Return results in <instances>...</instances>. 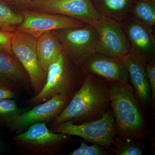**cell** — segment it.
Masks as SVG:
<instances>
[{
    "label": "cell",
    "mask_w": 155,
    "mask_h": 155,
    "mask_svg": "<svg viewBox=\"0 0 155 155\" xmlns=\"http://www.w3.org/2000/svg\"><path fill=\"white\" fill-rule=\"evenodd\" d=\"M84 71V70H83ZM83 83L51 126L67 121L75 124L96 120L110 107L109 83L84 71Z\"/></svg>",
    "instance_id": "obj_1"
},
{
    "label": "cell",
    "mask_w": 155,
    "mask_h": 155,
    "mask_svg": "<svg viewBox=\"0 0 155 155\" xmlns=\"http://www.w3.org/2000/svg\"><path fill=\"white\" fill-rule=\"evenodd\" d=\"M117 136L132 140L152 138L150 125L130 83H109Z\"/></svg>",
    "instance_id": "obj_2"
},
{
    "label": "cell",
    "mask_w": 155,
    "mask_h": 155,
    "mask_svg": "<svg viewBox=\"0 0 155 155\" xmlns=\"http://www.w3.org/2000/svg\"><path fill=\"white\" fill-rule=\"evenodd\" d=\"M84 75L81 66L74 64L63 51L49 66L41 91L34 96L28 103L36 105L59 94L72 97L81 86Z\"/></svg>",
    "instance_id": "obj_3"
},
{
    "label": "cell",
    "mask_w": 155,
    "mask_h": 155,
    "mask_svg": "<svg viewBox=\"0 0 155 155\" xmlns=\"http://www.w3.org/2000/svg\"><path fill=\"white\" fill-rule=\"evenodd\" d=\"M75 140L72 136L56 133L48 128L46 122L34 123L22 133L16 134L11 143L34 155H54L63 152Z\"/></svg>",
    "instance_id": "obj_4"
},
{
    "label": "cell",
    "mask_w": 155,
    "mask_h": 155,
    "mask_svg": "<svg viewBox=\"0 0 155 155\" xmlns=\"http://www.w3.org/2000/svg\"><path fill=\"white\" fill-rule=\"evenodd\" d=\"M56 133L77 136L93 143L99 144L112 152L117 136L116 124L111 107L99 119L81 124L67 121L51 126Z\"/></svg>",
    "instance_id": "obj_5"
},
{
    "label": "cell",
    "mask_w": 155,
    "mask_h": 155,
    "mask_svg": "<svg viewBox=\"0 0 155 155\" xmlns=\"http://www.w3.org/2000/svg\"><path fill=\"white\" fill-rule=\"evenodd\" d=\"M61 43L63 51L75 65L81 66L97 53L99 35L94 25L53 31Z\"/></svg>",
    "instance_id": "obj_6"
},
{
    "label": "cell",
    "mask_w": 155,
    "mask_h": 155,
    "mask_svg": "<svg viewBox=\"0 0 155 155\" xmlns=\"http://www.w3.org/2000/svg\"><path fill=\"white\" fill-rule=\"evenodd\" d=\"M37 38L23 32H14L12 39V52L22 64L30 78L34 96L44 86L47 72L42 69L36 51Z\"/></svg>",
    "instance_id": "obj_7"
},
{
    "label": "cell",
    "mask_w": 155,
    "mask_h": 155,
    "mask_svg": "<svg viewBox=\"0 0 155 155\" xmlns=\"http://www.w3.org/2000/svg\"><path fill=\"white\" fill-rule=\"evenodd\" d=\"M23 21L17 31L38 38L48 31L77 28L87 23L72 17L60 14L45 13L31 10H22Z\"/></svg>",
    "instance_id": "obj_8"
},
{
    "label": "cell",
    "mask_w": 155,
    "mask_h": 155,
    "mask_svg": "<svg viewBox=\"0 0 155 155\" xmlns=\"http://www.w3.org/2000/svg\"><path fill=\"white\" fill-rule=\"evenodd\" d=\"M26 7L35 11L68 16L93 25L101 17L91 0H31Z\"/></svg>",
    "instance_id": "obj_9"
},
{
    "label": "cell",
    "mask_w": 155,
    "mask_h": 155,
    "mask_svg": "<svg viewBox=\"0 0 155 155\" xmlns=\"http://www.w3.org/2000/svg\"><path fill=\"white\" fill-rule=\"evenodd\" d=\"M72 98L65 95L54 96L17 115L8 122V126L16 134H18L25 131L34 123L52 121L66 107Z\"/></svg>",
    "instance_id": "obj_10"
},
{
    "label": "cell",
    "mask_w": 155,
    "mask_h": 155,
    "mask_svg": "<svg viewBox=\"0 0 155 155\" xmlns=\"http://www.w3.org/2000/svg\"><path fill=\"white\" fill-rule=\"evenodd\" d=\"M120 23L129 43L130 53L145 66L154 61L155 29L128 16Z\"/></svg>",
    "instance_id": "obj_11"
},
{
    "label": "cell",
    "mask_w": 155,
    "mask_h": 155,
    "mask_svg": "<svg viewBox=\"0 0 155 155\" xmlns=\"http://www.w3.org/2000/svg\"><path fill=\"white\" fill-rule=\"evenodd\" d=\"M93 25L99 38L98 53L122 59L130 53L129 43L120 22L101 17Z\"/></svg>",
    "instance_id": "obj_12"
},
{
    "label": "cell",
    "mask_w": 155,
    "mask_h": 155,
    "mask_svg": "<svg viewBox=\"0 0 155 155\" xmlns=\"http://www.w3.org/2000/svg\"><path fill=\"white\" fill-rule=\"evenodd\" d=\"M81 66L85 72L109 83H130L127 67L121 58L97 53Z\"/></svg>",
    "instance_id": "obj_13"
},
{
    "label": "cell",
    "mask_w": 155,
    "mask_h": 155,
    "mask_svg": "<svg viewBox=\"0 0 155 155\" xmlns=\"http://www.w3.org/2000/svg\"><path fill=\"white\" fill-rule=\"evenodd\" d=\"M127 67L129 79L136 96L145 113H148L152 104L151 93L145 66L129 53L122 58Z\"/></svg>",
    "instance_id": "obj_14"
},
{
    "label": "cell",
    "mask_w": 155,
    "mask_h": 155,
    "mask_svg": "<svg viewBox=\"0 0 155 155\" xmlns=\"http://www.w3.org/2000/svg\"><path fill=\"white\" fill-rule=\"evenodd\" d=\"M0 77L11 80L28 91L33 90L29 76L18 59L3 52H0Z\"/></svg>",
    "instance_id": "obj_15"
},
{
    "label": "cell",
    "mask_w": 155,
    "mask_h": 155,
    "mask_svg": "<svg viewBox=\"0 0 155 155\" xmlns=\"http://www.w3.org/2000/svg\"><path fill=\"white\" fill-rule=\"evenodd\" d=\"M36 51L40 65L46 72L50 64L63 51L61 43L53 31H48L39 37Z\"/></svg>",
    "instance_id": "obj_16"
},
{
    "label": "cell",
    "mask_w": 155,
    "mask_h": 155,
    "mask_svg": "<svg viewBox=\"0 0 155 155\" xmlns=\"http://www.w3.org/2000/svg\"><path fill=\"white\" fill-rule=\"evenodd\" d=\"M101 17L114 19L119 22L128 16L133 0H91Z\"/></svg>",
    "instance_id": "obj_17"
},
{
    "label": "cell",
    "mask_w": 155,
    "mask_h": 155,
    "mask_svg": "<svg viewBox=\"0 0 155 155\" xmlns=\"http://www.w3.org/2000/svg\"><path fill=\"white\" fill-rule=\"evenodd\" d=\"M128 16L155 29V0H133Z\"/></svg>",
    "instance_id": "obj_18"
},
{
    "label": "cell",
    "mask_w": 155,
    "mask_h": 155,
    "mask_svg": "<svg viewBox=\"0 0 155 155\" xmlns=\"http://www.w3.org/2000/svg\"><path fill=\"white\" fill-rule=\"evenodd\" d=\"M3 1L0 0V30L14 33L23 21V16Z\"/></svg>",
    "instance_id": "obj_19"
},
{
    "label": "cell",
    "mask_w": 155,
    "mask_h": 155,
    "mask_svg": "<svg viewBox=\"0 0 155 155\" xmlns=\"http://www.w3.org/2000/svg\"><path fill=\"white\" fill-rule=\"evenodd\" d=\"M143 140L125 139L116 136L112 152L116 155H142L143 154Z\"/></svg>",
    "instance_id": "obj_20"
},
{
    "label": "cell",
    "mask_w": 155,
    "mask_h": 155,
    "mask_svg": "<svg viewBox=\"0 0 155 155\" xmlns=\"http://www.w3.org/2000/svg\"><path fill=\"white\" fill-rule=\"evenodd\" d=\"M30 109V107L22 109L18 107L16 100L6 99L0 101V116L5 119L7 122L14 117Z\"/></svg>",
    "instance_id": "obj_21"
},
{
    "label": "cell",
    "mask_w": 155,
    "mask_h": 155,
    "mask_svg": "<svg viewBox=\"0 0 155 155\" xmlns=\"http://www.w3.org/2000/svg\"><path fill=\"white\" fill-rule=\"evenodd\" d=\"M69 155H112V153L99 144L93 143L89 145L84 141L81 142L79 147L69 154Z\"/></svg>",
    "instance_id": "obj_22"
},
{
    "label": "cell",
    "mask_w": 155,
    "mask_h": 155,
    "mask_svg": "<svg viewBox=\"0 0 155 155\" xmlns=\"http://www.w3.org/2000/svg\"><path fill=\"white\" fill-rule=\"evenodd\" d=\"M12 82L8 79L0 77V101L15 98L16 95L15 91L20 86Z\"/></svg>",
    "instance_id": "obj_23"
},
{
    "label": "cell",
    "mask_w": 155,
    "mask_h": 155,
    "mask_svg": "<svg viewBox=\"0 0 155 155\" xmlns=\"http://www.w3.org/2000/svg\"><path fill=\"white\" fill-rule=\"evenodd\" d=\"M146 72L148 79L151 93L152 104L151 108L155 109V60L149 62L145 66Z\"/></svg>",
    "instance_id": "obj_24"
},
{
    "label": "cell",
    "mask_w": 155,
    "mask_h": 155,
    "mask_svg": "<svg viewBox=\"0 0 155 155\" xmlns=\"http://www.w3.org/2000/svg\"><path fill=\"white\" fill-rule=\"evenodd\" d=\"M14 34L0 30V52L15 56L12 51V39Z\"/></svg>",
    "instance_id": "obj_25"
},
{
    "label": "cell",
    "mask_w": 155,
    "mask_h": 155,
    "mask_svg": "<svg viewBox=\"0 0 155 155\" xmlns=\"http://www.w3.org/2000/svg\"><path fill=\"white\" fill-rule=\"evenodd\" d=\"M31 0H14L15 2L23 5L27 6L30 3Z\"/></svg>",
    "instance_id": "obj_26"
},
{
    "label": "cell",
    "mask_w": 155,
    "mask_h": 155,
    "mask_svg": "<svg viewBox=\"0 0 155 155\" xmlns=\"http://www.w3.org/2000/svg\"><path fill=\"white\" fill-rule=\"evenodd\" d=\"M3 1H5V2H9V3H15V1H14V0H2Z\"/></svg>",
    "instance_id": "obj_27"
},
{
    "label": "cell",
    "mask_w": 155,
    "mask_h": 155,
    "mask_svg": "<svg viewBox=\"0 0 155 155\" xmlns=\"http://www.w3.org/2000/svg\"><path fill=\"white\" fill-rule=\"evenodd\" d=\"M0 147H1V143H0Z\"/></svg>",
    "instance_id": "obj_28"
}]
</instances>
